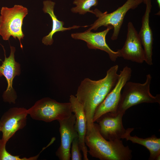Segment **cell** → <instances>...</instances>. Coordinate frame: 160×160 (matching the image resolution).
<instances>
[{
  "mask_svg": "<svg viewBox=\"0 0 160 160\" xmlns=\"http://www.w3.org/2000/svg\"><path fill=\"white\" fill-rule=\"evenodd\" d=\"M27 110L24 108L13 107L9 109L2 115L0 119L2 134L1 139L5 143L17 131L26 126L28 115Z\"/></svg>",
  "mask_w": 160,
  "mask_h": 160,
  "instance_id": "cell-8",
  "label": "cell"
},
{
  "mask_svg": "<svg viewBox=\"0 0 160 160\" xmlns=\"http://www.w3.org/2000/svg\"><path fill=\"white\" fill-rule=\"evenodd\" d=\"M120 57L124 59L139 63L145 60L143 48L135 28L131 22L127 25V38L124 45L118 49Z\"/></svg>",
  "mask_w": 160,
  "mask_h": 160,
  "instance_id": "cell-11",
  "label": "cell"
},
{
  "mask_svg": "<svg viewBox=\"0 0 160 160\" xmlns=\"http://www.w3.org/2000/svg\"><path fill=\"white\" fill-rule=\"evenodd\" d=\"M146 0H143V3H144V4H145V2H146Z\"/></svg>",
  "mask_w": 160,
  "mask_h": 160,
  "instance_id": "cell-23",
  "label": "cell"
},
{
  "mask_svg": "<svg viewBox=\"0 0 160 160\" xmlns=\"http://www.w3.org/2000/svg\"><path fill=\"white\" fill-rule=\"evenodd\" d=\"M134 129V128H128L126 129L125 134L121 139H125L132 143L141 145L146 148L150 152L149 160H159L160 158V138H157L155 135L151 137L143 138L136 135L132 136L130 133Z\"/></svg>",
  "mask_w": 160,
  "mask_h": 160,
  "instance_id": "cell-17",
  "label": "cell"
},
{
  "mask_svg": "<svg viewBox=\"0 0 160 160\" xmlns=\"http://www.w3.org/2000/svg\"><path fill=\"white\" fill-rule=\"evenodd\" d=\"M6 143L2 139H0V160H36L39 156L40 153L36 156L29 158H20L19 156L12 155L6 149Z\"/></svg>",
  "mask_w": 160,
  "mask_h": 160,
  "instance_id": "cell-19",
  "label": "cell"
},
{
  "mask_svg": "<svg viewBox=\"0 0 160 160\" xmlns=\"http://www.w3.org/2000/svg\"><path fill=\"white\" fill-rule=\"evenodd\" d=\"M124 114L121 113H107L101 116L96 121L101 135L108 140H120L126 129L123 124Z\"/></svg>",
  "mask_w": 160,
  "mask_h": 160,
  "instance_id": "cell-10",
  "label": "cell"
},
{
  "mask_svg": "<svg viewBox=\"0 0 160 160\" xmlns=\"http://www.w3.org/2000/svg\"><path fill=\"white\" fill-rule=\"evenodd\" d=\"M119 66L115 65L107 71L103 79L93 80L86 78L78 87L75 96L83 106L87 120V129L94 122L93 118L97 108L103 101L116 84L119 76Z\"/></svg>",
  "mask_w": 160,
  "mask_h": 160,
  "instance_id": "cell-1",
  "label": "cell"
},
{
  "mask_svg": "<svg viewBox=\"0 0 160 160\" xmlns=\"http://www.w3.org/2000/svg\"><path fill=\"white\" fill-rule=\"evenodd\" d=\"M69 102L76 117L75 128L78 133L80 148L83 153V159L88 160V150L84 142L87 131V120L83 107L76 97L73 95L70 96Z\"/></svg>",
  "mask_w": 160,
  "mask_h": 160,
  "instance_id": "cell-15",
  "label": "cell"
},
{
  "mask_svg": "<svg viewBox=\"0 0 160 160\" xmlns=\"http://www.w3.org/2000/svg\"><path fill=\"white\" fill-rule=\"evenodd\" d=\"M28 115L33 119L49 122L65 119L73 112L71 103H61L48 97L36 101L27 110Z\"/></svg>",
  "mask_w": 160,
  "mask_h": 160,
  "instance_id": "cell-5",
  "label": "cell"
},
{
  "mask_svg": "<svg viewBox=\"0 0 160 160\" xmlns=\"http://www.w3.org/2000/svg\"><path fill=\"white\" fill-rule=\"evenodd\" d=\"M43 4L42 10L44 12L49 15L52 21V27L51 31L47 35L44 36L42 40V43L45 45H51L53 44L54 42L53 36L57 32H63L72 29L78 28L81 27L85 28L89 26L74 25L72 27L65 28L63 26L64 22L58 20L55 14L54 9L55 2L50 0H46L43 1Z\"/></svg>",
  "mask_w": 160,
  "mask_h": 160,
  "instance_id": "cell-16",
  "label": "cell"
},
{
  "mask_svg": "<svg viewBox=\"0 0 160 160\" xmlns=\"http://www.w3.org/2000/svg\"><path fill=\"white\" fill-rule=\"evenodd\" d=\"M71 157L72 160H81L82 155L80 152L78 136L74 138L72 143Z\"/></svg>",
  "mask_w": 160,
  "mask_h": 160,
  "instance_id": "cell-20",
  "label": "cell"
},
{
  "mask_svg": "<svg viewBox=\"0 0 160 160\" xmlns=\"http://www.w3.org/2000/svg\"><path fill=\"white\" fill-rule=\"evenodd\" d=\"M76 119L75 115L72 113L68 117L58 121L60 124L61 142L56 155L60 160L70 159L71 143L74 138L78 136L75 128Z\"/></svg>",
  "mask_w": 160,
  "mask_h": 160,
  "instance_id": "cell-13",
  "label": "cell"
},
{
  "mask_svg": "<svg viewBox=\"0 0 160 160\" xmlns=\"http://www.w3.org/2000/svg\"><path fill=\"white\" fill-rule=\"evenodd\" d=\"M73 3L76 6L71 9V12L84 15L88 12L93 14V10H90V8L97 6L98 1V0H74Z\"/></svg>",
  "mask_w": 160,
  "mask_h": 160,
  "instance_id": "cell-18",
  "label": "cell"
},
{
  "mask_svg": "<svg viewBox=\"0 0 160 160\" xmlns=\"http://www.w3.org/2000/svg\"><path fill=\"white\" fill-rule=\"evenodd\" d=\"M1 123L0 121V132H1Z\"/></svg>",
  "mask_w": 160,
  "mask_h": 160,
  "instance_id": "cell-22",
  "label": "cell"
},
{
  "mask_svg": "<svg viewBox=\"0 0 160 160\" xmlns=\"http://www.w3.org/2000/svg\"><path fill=\"white\" fill-rule=\"evenodd\" d=\"M151 79L152 77L149 74L146 76V81L143 83L127 82L121 94L117 112L124 114L129 108L143 103L160 104V95L154 96L150 92Z\"/></svg>",
  "mask_w": 160,
  "mask_h": 160,
  "instance_id": "cell-3",
  "label": "cell"
},
{
  "mask_svg": "<svg viewBox=\"0 0 160 160\" xmlns=\"http://www.w3.org/2000/svg\"><path fill=\"white\" fill-rule=\"evenodd\" d=\"M107 27L106 29L101 32L95 33L86 30L82 32L72 33L71 36L74 39L81 40L86 42L89 49H98L105 52L108 54L111 60L115 62L118 57H120V53L118 49L116 51H113L107 44L106 36L108 32L113 28L111 25Z\"/></svg>",
  "mask_w": 160,
  "mask_h": 160,
  "instance_id": "cell-9",
  "label": "cell"
},
{
  "mask_svg": "<svg viewBox=\"0 0 160 160\" xmlns=\"http://www.w3.org/2000/svg\"><path fill=\"white\" fill-rule=\"evenodd\" d=\"M143 2V0H127L122 6L109 13L107 11L102 12L95 9L93 10V14L97 18L93 24L89 25L90 27L87 31H96L102 26L107 27L111 25L113 28L111 39L116 40L127 13L130 9H135Z\"/></svg>",
  "mask_w": 160,
  "mask_h": 160,
  "instance_id": "cell-6",
  "label": "cell"
},
{
  "mask_svg": "<svg viewBox=\"0 0 160 160\" xmlns=\"http://www.w3.org/2000/svg\"><path fill=\"white\" fill-rule=\"evenodd\" d=\"M146 8L142 20V25L138 33L143 47L145 61L149 65L153 64V38L152 31L149 25V17L152 6L151 0H147L145 3Z\"/></svg>",
  "mask_w": 160,
  "mask_h": 160,
  "instance_id": "cell-14",
  "label": "cell"
},
{
  "mask_svg": "<svg viewBox=\"0 0 160 160\" xmlns=\"http://www.w3.org/2000/svg\"><path fill=\"white\" fill-rule=\"evenodd\" d=\"M28 9L22 5H15L9 8L3 7L0 11V35L4 40H9L11 36L17 38L21 48V40L24 35L22 29L23 20L28 14Z\"/></svg>",
  "mask_w": 160,
  "mask_h": 160,
  "instance_id": "cell-4",
  "label": "cell"
},
{
  "mask_svg": "<svg viewBox=\"0 0 160 160\" xmlns=\"http://www.w3.org/2000/svg\"><path fill=\"white\" fill-rule=\"evenodd\" d=\"M88 153L92 157L100 160H130L132 151L128 146H125L122 140H108L100 133L98 124L94 122L87 129L85 137Z\"/></svg>",
  "mask_w": 160,
  "mask_h": 160,
  "instance_id": "cell-2",
  "label": "cell"
},
{
  "mask_svg": "<svg viewBox=\"0 0 160 160\" xmlns=\"http://www.w3.org/2000/svg\"><path fill=\"white\" fill-rule=\"evenodd\" d=\"M3 76L2 74L0 72V77Z\"/></svg>",
  "mask_w": 160,
  "mask_h": 160,
  "instance_id": "cell-24",
  "label": "cell"
},
{
  "mask_svg": "<svg viewBox=\"0 0 160 160\" xmlns=\"http://www.w3.org/2000/svg\"><path fill=\"white\" fill-rule=\"evenodd\" d=\"M10 53L8 57H6L5 53L4 61L0 66V72L5 77L7 83V89L3 95L4 100L9 103H15L17 96L12 86L13 80L15 76L20 75V66L15 60V47L10 46Z\"/></svg>",
  "mask_w": 160,
  "mask_h": 160,
  "instance_id": "cell-12",
  "label": "cell"
},
{
  "mask_svg": "<svg viewBox=\"0 0 160 160\" xmlns=\"http://www.w3.org/2000/svg\"><path fill=\"white\" fill-rule=\"evenodd\" d=\"M132 70L126 66L120 71L117 81L113 89L97 108L93 121H96L102 115L109 112L116 113L121 92L124 86L131 78Z\"/></svg>",
  "mask_w": 160,
  "mask_h": 160,
  "instance_id": "cell-7",
  "label": "cell"
},
{
  "mask_svg": "<svg viewBox=\"0 0 160 160\" xmlns=\"http://www.w3.org/2000/svg\"><path fill=\"white\" fill-rule=\"evenodd\" d=\"M158 4L159 9L160 8V0H156Z\"/></svg>",
  "mask_w": 160,
  "mask_h": 160,
  "instance_id": "cell-21",
  "label": "cell"
},
{
  "mask_svg": "<svg viewBox=\"0 0 160 160\" xmlns=\"http://www.w3.org/2000/svg\"></svg>",
  "mask_w": 160,
  "mask_h": 160,
  "instance_id": "cell-25",
  "label": "cell"
}]
</instances>
